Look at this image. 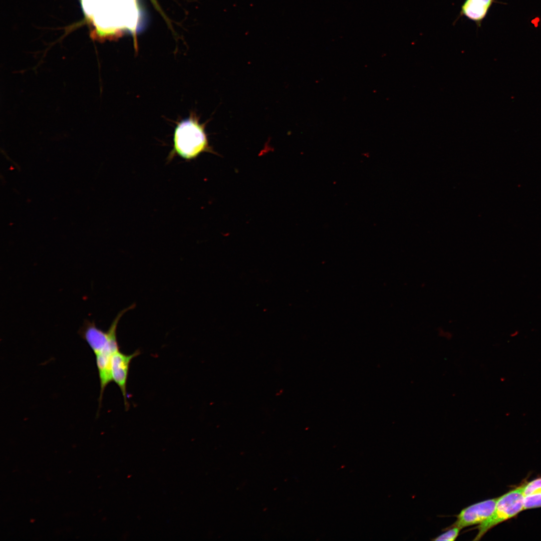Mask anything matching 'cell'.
Segmentation results:
<instances>
[{
  "instance_id": "8992f818",
  "label": "cell",
  "mask_w": 541,
  "mask_h": 541,
  "mask_svg": "<svg viewBox=\"0 0 541 541\" xmlns=\"http://www.w3.org/2000/svg\"><path fill=\"white\" fill-rule=\"evenodd\" d=\"M494 0H465L461 7L460 15L480 27Z\"/></svg>"
},
{
  "instance_id": "6da1fadb",
  "label": "cell",
  "mask_w": 541,
  "mask_h": 541,
  "mask_svg": "<svg viewBox=\"0 0 541 541\" xmlns=\"http://www.w3.org/2000/svg\"><path fill=\"white\" fill-rule=\"evenodd\" d=\"M174 150L181 157L191 159L209 151L203 125L192 117L181 121L174 134Z\"/></svg>"
},
{
  "instance_id": "ba28073f",
  "label": "cell",
  "mask_w": 541,
  "mask_h": 541,
  "mask_svg": "<svg viewBox=\"0 0 541 541\" xmlns=\"http://www.w3.org/2000/svg\"><path fill=\"white\" fill-rule=\"evenodd\" d=\"M449 529L444 533L440 534L439 535L433 538V540H447V541H453L455 540L458 536L460 528L456 527H449Z\"/></svg>"
},
{
  "instance_id": "30bf717a",
  "label": "cell",
  "mask_w": 541,
  "mask_h": 541,
  "mask_svg": "<svg viewBox=\"0 0 541 541\" xmlns=\"http://www.w3.org/2000/svg\"><path fill=\"white\" fill-rule=\"evenodd\" d=\"M151 1H152V2L153 3V4L154 6H155V7L156 8L157 10L158 11H159V12H161V9L160 8V7H159V5H158V3H157V1H156V0H151ZM162 13L163 14V13H162Z\"/></svg>"
},
{
  "instance_id": "9c48e42d",
  "label": "cell",
  "mask_w": 541,
  "mask_h": 541,
  "mask_svg": "<svg viewBox=\"0 0 541 541\" xmlns=\"http://www.w3.org/2000/svg\"><path fill=\"white\" fill-rule=\"evenodd\" d=\"M541 487V478L532 480L524 485L523 490V497L530 494L533 491Z\"/></svg>"
},
{
  "instance_id": "5b68a950",
  "label": "cell",
  "mask_w": 541,
  "mask_h": 541,
  "mask_svg": "<svg viewBox=\"0 0 541 541\" xmlns=\"http://www.w3.org/2000/svg\"><path fill=\"white\" fill-rule=\"evenodd\" d=\"M140 354L139 350L129 355L124 354L119 350L113 355L111 360L112 380L121 390L126 409L129 408V405L127 399V382L130 364L132 360Z\"/></svg>"
},
{
  "instance_id": "52a82bcc",
  "label": "cell",
  "mask_w": 541,
  "mask_h": 541,
  "mask_svg": "<svg viewBox=\"0 0 541 541\" xmlns=\"http://www.w3.org/2000/svg\"><path fill=\"white\" fill-rule=\"evenodd\" d=\"M541 507V487L523 497V510Z\"/></svg>"
},
{
  "instance_id": "7a4b0ae2",
  "label": "cell",
  "mask_w": 541,
  "mask_h": 541,
  "mask_svg": "<svg viewBox=\"0 0 541 541\" xmlns=\"http://www.w3.org/2000/svg\"><path fill=\"white\" fill-rule=\"evenodd\" d=\"M523 486L517 487L498 498L492 514L477 526L478 533L473 540H480L491 528L523 510Z\"/></svg>"
},
{
  "instance_id": "3957f363",
  "label": "cell",
  "mask_w": 541,
  "mask_h": 541,
  "mask_svg": "<svg viewBox=\"0 0 541 541\" xmlns=\"http://www.w3.org/2000/svg\"><path fill=\"white\" fill-rule=\"evenodd\" d=\"M498 498L480 501L463 508L456 521L449 527H464L479 524L493 513Z\"/></svg>"
},
{
  "instance_id": "277c9868",
  "label": "cell",
  "mask_w": 541,
  "mask_h": 541,
  "mask_svg": "<svg viewBox=\"0 0 541 541\" xmlns=\"http://www.w3.org/2000/svg\"><path fill=\"white\" fill-rule=\"evenodd\" d=\"M120 350L117 335L112 336L105 348L95 354L100 384L99 399V408L101 405L102 398L106 387L112 381L111 377V360L113 355Z\"/></svg>"
}]
</instances>
